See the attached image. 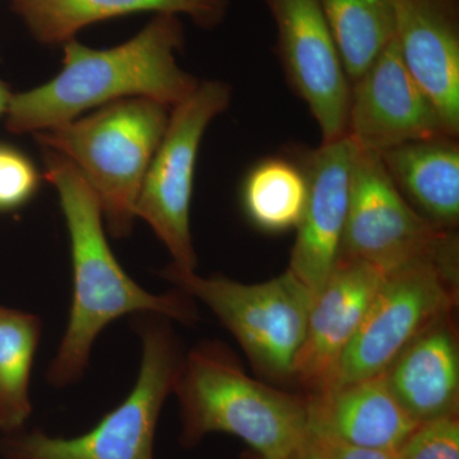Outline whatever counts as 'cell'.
<instances>
[{
	"label": "cell",
	"instance_id": "6da1fadb",
	"mask_svg": "<svg viewBox=\"0 0 459 459\" xmlns=\"http://www.w3.org/2000/svg\"><path fill=\"white\" fill-rule=\"evenodd\" d=\"M42 159L45 179L57 190L71 238V313L48 371L50 385L62 388L82 377L96 338L114 320L128 314H157L195 325L199 316L195 300L181 290L155 295L133 281L108 247L99 199L77 166L48 148H42Z\"/></svg>",
	"mask_w": 459,
	"mask_h": 459
},
{
	"label": "cell",
	"instance_id": "7a4b0ae2",
	"mask_svg": "<svg viewBox=\"0 0 459 459\" xmlns=\"http://www.w3.org/2000/svg\"><path fill=\"white\" fill-rule=\"evenodd\" d=\"M183 44V26L174 14H157L137 36L113 49H90L72 39L56 78L12 95L5 126L14 134L47 131L91 108L131 98L177 107L199 84L177 65L175 53Z\"/></svg>",
	"mask_w": 459,
	"mask_h": 459
},
{
	"label": "cell",
	"instance_id": "3957f363",
	"mask_svg": "<svg viewBox=\"0 0 459 459\" xmlns=\"http://www.w3.org/2000/svg\"><path fill=\"white\" fill-rule=\"evenodd\" d=\"M179 401L180 442L232 435L265 459H289L307 437L305 398L253 379L225 344L204 342L184 356L174 392Z\"/></svg>",
	"mask_w": 459,
	"mask_h": 459
},
{
	"label": "cell",
	"instance_id": "277c9868",
	"mask_svg": "<svg viewBox=\"0 0 459 459\" xmlns=\"http://www.w3.org/2000/svg\"><path fill=\"white\" fill-rule=\"evenodd\" d=\"M170 108L155 100L123 99L84 119L33 133L42 148L77 166L114 238L132 232L142 184L164 138Z\"/></svg>",
	"mask_w": 459,
	"mask_h": 459
},
{
	"label": "cell",
	"instance_id": "5b68a950",
	"mask_svg": "<svg viewBox=\"0 0 459 459\" xmlns=\"http://www.w3.org/2000/svg\"><path fill=\"white\" fill-rule=\"evenodd\" d=\"M134 323L141 337L142 364L126 400L80 437H57L40 430L4 435V459H155L160 413L175 383L183 353L169 319L140 314Z\"/></svg>",
	"mask_w": 459,
	"mask_h": 459
},
{
	"label": "cell",
	"instance_id": "8992f818",
	"mask_svg": "<svg viewBox=\"0 0 459 459\" xmlns=\"http://www.w3.org/2000/svg\"><path fill=\"white\" fill-rule=\"evenodd\" d=\"M160 276L208 307L256 371L277 382L291 379L314 301L312 292L291 271L265 282L243 283L223 276H199L171 263Z\"/></svg>",
	"mask_w": 459,
	"mask_h": 459
},
{
	"label": "cell",
	"instance_id": "52a82bcc",
	"mask_svg": "<svg viewBox=\"0 0 459 459\" xmlns=\"http://www.w3.org/2000/svg\"><path fill=\"white\" fill-rule=\"evenodd\" d=\"M340 256L369 263L386 273L420 262L458 268V237L420 216L379 155L356 147Z\"/></svg>",
	"mask_w": 459,
	"mask_h": 459
},
{
	"label": "cell",
	"instance_id": "ba28073f",
	"mask_svg": "<svg viewBox=\"0 0 459 459\" xmlns=\"http://www.w3.org/2000/svg\"><path fill=\"white\" fill-rule=\"evenodd\" d=\"M231 89L221 81L199 82L197 89L172 108L168 128L148 168L135 217L144 220L164 243L172 263L197 267L190 232V204L199 146L211 122L228 108Z\"/></svg>",
	"mask_w": 459,
	"mask_h": 459
},
{
	"label": "cell",
	"instance_id": "9c48e42d",
	"mask_svg": "<svg viewBox=\"0 0 459 459\" xmlns=\"http://www.w3.org/2000/svg\"><path fill=\"white\" fill-rule=\"evenodd\" d=\"M457 304L458 268L420 262L389 272L328 389L385 373L420 332Z\"/></svg>",
	"mask_w": 459,
	"mask_h": 459
},
{
	"label": "cell",
	"instance_id": "30bf717a",
	"mask_svg": "<svg viewBox=\"0 0 459 459\" xmlns=\"http://www.w3.org/2000/svg\"><path fill=\"white\" fill-rule=\"evenodd\" d=\"M277 29V53L292 90L304 100L322 143L347 132L351 82L320 0H263Z\"/></svg>",
	"mask_w": 459,
	"mask_h": 459
},
{
	"label": "cell",
	"instance_id": "8fae6325",
	"mask_svg": "<svg viewBox=\"0 0 459 459\" xmlns=\"http://www.w3.org/2000/svg\"><path fill=\"white\" fill-rule=\"evenodd\" d=\"M346 135L359 150L376 153L449 135L404 65L394 38L351 82Z\"/></svg>",
	"mask_w": 459,
	"mask_h": 459
},
{
	"label": "cell",
	"instance_id": "7c38bea8",
	"mask_svg": "<svg viewBox=\"0 0 459 459\" xmlns=\"http://www.w3.org/2000/svg\"><path fill=\"white\" fill-rule=\"evenodd\" d=\"M356 146L347 135L322 143L304 157L307 205L296 228L287 270L307 287L314 298L327 282L340 258Z\"/></svg>",
	"mask_w": 459,
	"mask_h": 459
},
{
	"label": "cell",
	"instance_id": "4fadbf2b",
	"mask_svg": "<svg viewBox=\"0 0 459 459\" xmlns=\"http://www.w3.org/2000/svg\"><path fill=\"white\" fill-rule=\"evenodd\" d=\"M369 263L340 256L333 272L314 298L303 343L291 380L307 394L327 391L347 347L386 277Z\"/></svg>",
	"mask_w": 459,
	"mask_h": 459
},
{
	"label": "cell",
	"instance_id": "5bb4252c",
	"mask_svg": "<svg viewBox=\"0 0 459 459\" xmlns=\"http://www.w3.org/2000/svg\"><path fill=\"white\" fill-rule=\"evenodd\" d=\"M394 39L404 65L459 134V0H394Z\"/></svg>",
	"mask_w": 459,
	"mask_h": 459
},
{
	"label": "cell",
	"instance_id": "9a60e30c",
	"mask_svg": "<svg viewBox=\"0 0 459 459\" xmlns=\"http://www.w3.org/2000/svg\"><path fill=\"white\" fill-rule=\"evenodd\" d=\"M310 433L362 448L397 452L419 427L395 400L385 373L307 394Z\"/></svg>",
	"mask_w": 459,
	"mask_h": 459
},
{
	"label": "cell",
	"instance_id": "2e32d148",
	"mask_svg": "<svg viewBox=\"0 0 459 459\" xmlns=\"http://www.w3.org/2000/svg\"><path fill=\"white\" fill-rule=\"evenodd\" d=\"M453 313L420 332L385 371L395 400L418 424L458 416L459 340Z\"/></svg>",
	"mask_w": 459,
	"mask_h": 459
},
{
	"label": "cell",
	"instance_id": "e0dca14e",
	"mask_svg": "<svg viewBox=\"0 0 459 459\" xmlns=\"http://www.w3.org/2000/svg\"><path fill=\"white\" fill-rule=\"evenodd\" d=\"M411 207L437 228L459 223V144L451 135L401 144L377 153Z\"/></svg>",
	"mask_w": 459,
	"mask_h": 459
},
{
	"label": "cell",
	"instance_id": "ac0fdd59",
	"mask_svg": "<svg viewBox=\"0 0 459 459\" xmlns=\"http://www.w3.org/2000/svg\"><path fill=\"white\" fill-rule=\"evenodd\" d=\"M229 0H12L32 35L44 44H60L83 27L100 21L153 11L159 14H188L210 29L221 22Z\"/></svg>",
	"mask_w": 459,
	"mask_h": 459
},
{
	"label": "cell",
	"instance_id": "d6986e66",
	"mask_svg": "<svg viewBox=\"0 0 459 459\" xmlns=\"http://www.w3.org/2000/svg\"><path fill=\"white\" fill-rule=\"evenodd\" d=\"M41 337V320L0 305V433L16 434L32 412L30 379Z\"/></svg>",
	"mask_w": 459,
	"mask_h": 459
},
{
	"label": "cell",
	"instance_id": "ffe728a7",
	"mask_svg": "<svg viewBox=\"0 0 459 459\" xmlns=\"http://www.w3.org/2000/svg\"><path fill=\"white\" fill-rule=\"evenodd\" d=\"M307 199L303 166L283 157H270L253 166L241 186V205L247 220L268 234L298 228Z\"/></svg>",
	"mask_w": 459,
	"mask_h": 459
},
{
	"label": "cell",
	"instance_id": "44dd1931",
	"mask_svg": "<svg viewBox=\"0 0 459 459\" xmlns=\"http://www.w3.org/2000/svg\"><path fill=\"white\" fill-rule=\"evenodd\" d=\"M350 82L394 38V0H320Z\"/></svg>",
	"mask_w": 459,
	"mask_h": 459
},
{
	"label": "cell",
	"instance_id": "7402d4cb",
	"mask_svg": "<svg viewBox=\"0 0 459 459\" xmlns=\"http://www.w3.org/2000/svg\"><path fill=\"white\" fill-rule=\"evenodd\" d=\"M41 175L20 148L0 141V214L25 207L38 195Z\"/></svg>",
	"mask_w": 459,
	"mask_h": 459
},
{
	"label": "cell",
	"instance_id": "603a6c76",
	"mask_svg": "<svg viewBox=\"0 0 459 459\" xmlns=\"http://www.w3.org/2000/svg\"><path fill=\"white\" fill-rule=\"evenodd\" d=\"M397 459H459V419L422 422L395 452Z\"/></svg>",
	"mask_w": 459,
	"mask_h": 459
},
{
	"label": "cell",
	"instance_id": "cb8c5ba5",
	"mask_svg": "<svg viewBox=\"0 0 459 459\" xmlns=\"http://www.w3.org/2000/svg\"><path fill=\"white\" fill-rule=\"evenodd\" d=\"M325 459H397L394 452L362 448L313 434Z\"/></svg>",
	"mask_w": 459,
	"mask_h": 459
},
{
	"label": "cell",
	"instance_id": "d4e9b609",
	"mask_svg": "<svg viewBox=\"0 0 459 459\" xmlns=\"http://www.w3.org/2000/svg\"><path fill=\"white\" fill-rule=\"evenodd\" d=\"M289 459H325V457L323 455L322 449L319 448L316 437L310 433L307 442Z\"/></svg>",
	"mask_w": 459,
	"mask_h": 459
},
{
	"label": "cell",
	"instance_id": "484cf974",
	"mask_svg": "<svg viewBox=\"0 0 459 459\" xmlns=\"http://www.w3.org/2000/svg\"><path fill=\"white\" fill-rule=\"evenodd\" d=\"M13 93L11 92L7 83L3 82L0 80V117H5L8 110L9 101H11V98Z\"/></svg>",
	"mask_w": 459,
	"mask_h": 459
},
{
	"label": "cell",
	"instance_id": "4316f807",
	"mask_svg": "<svg viewBox=\"0 0 459 459\" xmlns=\"http://www.w3.org/2000/svg\"><path fill=\"white\" fill-rule=\"evenodd\" d=\"M241 459H265V458L261 457V455H256V453L252 451L249 453H246V455H244L243 457H241Z\"/></svg>",
	"mask_w": 459,
	"mask_h": 459
}]
</instances>
